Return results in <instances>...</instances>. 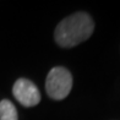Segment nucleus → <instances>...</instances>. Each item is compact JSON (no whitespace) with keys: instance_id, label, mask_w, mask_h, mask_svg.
I'll return each mask as SVG.
<instances>
[{"instance_id":"1","label":"nucleus","mask_w":120,"mask_h":120,"mask_svg":"<svg viewBox=\"0 0 120 120\" xmlns=\"http://www.w3.org/2000/svg\"><path fill=\"white\" fill-rule=\"evenodd\" d=\"M93 30L94 23L88 14L76 12L68 16L56 26L54 38L60 47L72 48L88 39Z\"/></svg>"},{"instance_id":"2","label":"nucleus","mask_w":120,"mask_h":120,"mask_svg":"<svg viewBox=\"0 0 120 120\" xmlns=\"http://www.w3.org/2000/svg\"><path fill=\"white\" fill-rule=\"evenodd\" d=\"M72 88V76L68 69L55 66L49 71L45 81V90L48 96L55 101L66 98Z\"/></svg>"},{"instance_id":"3","label":"nucleus","mask_w":120,"mask_h":120,"mask_svg":"<svg viewBox=\"0 0 120 120\" xmlns=\"http://www.w3.org/2000/svg\"><path fill=\"white\" fill-rule=\"evenodd\" d=\"M14 97L23 107H34L41 102V93L37 86L27 79H19L12 87Z\"/></svg>"},{"instance_id":"4","label":"nucleus","mask_w":120,"mask_h":120,"mask_svg":"<svg viewBox=\"0 0 120 120\" xmlns=\"http://www.w3.org/2000/svg\"><path fill=\"white\" fill-rule=\"evenodd\" d=\"M0 120H19L15 105L8 99L0 102Z\"/></svg>"}]
</instances>
